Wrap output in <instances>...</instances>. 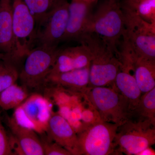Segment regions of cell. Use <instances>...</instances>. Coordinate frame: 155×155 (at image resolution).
I'll return each instance as SVG.
<instances>
[{"instance_id":"6da1fadb","label":"cell","mask_w":155,"mask_h":155,"mask_svg":"<svg viewBox=\"0 0 155 155\" xmlns=\"http://www.w3.org/2000/svg\"><path fill=\"white\" fill-rule=\"evenodd\" d=\"M78 42L85 46L91 55L87 88L110 85L114 87L122 67L119 57L94 34L87 32Z\"/></svg>"},{"instance_id":"7a4b0ae2","label":"cell","mask_w":155,"mask_h":155,"mask_svg":"<svg viewBox=\"0 0 155 155\" xmlns=\"http://www.w3.org/2000/svg\"><path fill=\"white\" fill-rule=\"evenodd\" d=\"M125 30L124 13L119 1L106 0L91 14L86 33L96 35L119 57L117 46Z\"/></svg>"},{"instance_id":"3957f363","label":"cell","mask_w":155,"mask_h":155,"mask_svg":"<svg viewBox=\"0 0 155 155\" xmlns=\"http://www.w3.org/2000/svg\"><path fill=\"white\" fill-rule=\"evenodd\" d=\"M59 50L58 47L39 46L27 54L24 66L19 72V79L21 85L29 94L32 91L39 93L44 90L46 80Z\"/></svg>"},{"instance_id":"277c9868","label":"cell","mask_w":155,"mask_h":155,"mask_svg":"<svg viewBox=\"0 0 155 155\" xmlns=\"http://www.w3.org/2000/svg\"><path fill=\"white\" fill-rule=\"evenodd\" d=\"M84 93L98 113L101 121L120 126L130 118L128 101L115 87L87 88Z\"/></svg>"},{"instance_id":"5b68a950","label":"cell","mask_w":155,"mask_h":155,"mask_svg":"<svg viewBox=\"0 0 155 155\" xmlns=\"http://www.w3.org/2000/svg\"><path fill=\"white\" fill-rule=\"evenodd\" d=\"M155 125L149 121L129 119L118 127L115 140L116 154L138 155L155 143Z\"/></svg>"},{"instance_id":"8992f818","label":"cell","mask_w":155,"mask_h":155,"mask_svg":"<svg viewBox=\"0 0 155 155\" xmlns=\"http://www.w3.org/2000/svg\"><path fill=\"white\" fill-rule=\"evenodd\" d=\"M122 11L125 18L124 40L137 55L155 61V22H147L132 12Z\"/></svg>"},{"instance_id":"52a82bcc","label":"cell","mask_w":155,"mask_h":155,"mask_svg":"<svg viewBox=\"0 0 155 155\" xmlns=\"http://www.w3.org/2000/svg\"><path fill=\"white\" fill-rule=\"evenodd\" d=\"M119 125L100 120L77 133L80 155L116 154L115 140Z\"/></svg>"},{"instance_id":"ba28073f","label":"cell","mask_w":155,"mask_h":155,"mask_svg":"<svg viewBox=\"0 0 155 155\" xmlns=\"http://www.w3.org/2000/svg\"><path fill=\"white\" fill-rule=\"evenodd\" d=\"M69 2L59 0L36 25L35 46L58 47L62 41L69 17Z\"/></svg>"},{"instance_id":"9c48e42d","label":"cell","mask_w":155,"mask_h":155,"mask_svg":"<svg viewBox=\"0 0 155 155\" xmlns=\"http://www.w3.org/2000/svg\"><path fill=\"white\" fill-rule=\"evenodd\" d=\"M52 107L46 97L33 93L15 108L12 117L19 125L41 134L46 132Z\"/></svg>"},{"instance_id":"30bf717a","label":"cell","mask_w":155,"mask_h":155,"mask_svg":"<svg viewBox=\"0 0 155 155\" xmlns=\"http://www.w3.org/2000/svg\"><path fill=\"white\" fill-rule=\"evenodd\" d=\"M13 30L20 60L35 47L36 22L24 0H12Z\"/></svg>"},{"instance_id":"8fae6325","label":"cell","mask_w":155,"mask_h":155,"mask_svg":"<svg viewBox=\"0 0 155 155\" xmlns=\"http://www.w3.org/2000/svg\"><path fill=\"white\" fill-rule=\"evenodd\" d=\"M11 131L10 136L14 155H44L43 147L36 132L18 124L12 117L6 116Z\"/></svg>"},{"instance_id":"7c38bea8","label":"cell","mask_w":155,"mask_h":155,"mask_svg":"<svg viewBox=\"0 0 155 155\" xmlns=\"http://www.w3.org/2000/svg\"><path fill=\"white\" fill-rule=\"evenodd\" d=\"M48 136L72 155H80L77 133L64 116L52 112L46 132Z\"/></svg>"},{"instance_id":"4fadbf2b","label":"cell","mask_w":155,"mask_h":155,"mask_svg":"<svg viewBox=\"0 0 155 155\" xmlns=\"http://www.w3.org/2000/svg\"><path fill=\"white\" fill-rule=\"evenodd\" d=\"M0 53L18 65L21 61L13 34L12 0H0Z\"/></svg>"},{"instance_id":"5bb4252c","label":"cell","mask_w":155,"mask_h":155,"mask_svg":"<svg viewBox=\"0 0 155 155\" xmlns=\"http://www.w3.org/2000/svg\"><path fill=\"white\" fill-rule=\"evenodd\" d=\"M91 6L84 0H71L69 3L68 23L62 41H78L86 33L92 14Z\"/></svg>"},{"instance_id":"9a60e30c","label":"cell","mask_w":155,"mask_h":155,"mask_svg":"<svg viewBox=\"0 0 155 155\" xmlns=\"http://www.w3.org/2000/svg\"><path fill=\"white\" fill-rule=\"evenodd\" d=\"M91 61L90 52L84 45L59 49L49 74L86 67L90 65Z\"/></svg>"},{"instance_id":"2e32d148","label":"cell","mask_w":155,"mask_h":155,"mask_svg":"<svg viewBox=\"0 0 155 155\" xmlns=\"http://www.w3.org/2000/svg\"><path fill=\"white\" fill-rule=\"evenodd\" d=\"M90 65L67 72L49 74L46 80L45 89L62 87L70 91L84 93L89 82Z\"/></svg>"},{"instance_id":"e0dca14e","label":"cell","mask_w":155,"mask_h":155,"mask_svg":"<svg viewBox=\"0 0 155 155\" xmlns=\"http://www.w3.org/2000/svg\"><path fill=\"white\" fill-rule=\"evenodd\" d=\"M130 71L129 67L122 64L114 81V87L128 101L130 114L137 105L142 95L141 91Z\"/></svg>"},{"instance_id":"ac0fdd59","label":"cell","mask_w":155,"mask_h":155,"mask_svg":"<svg viewBox=\"0 0 155 155\" xmlns=\"http://www.w3.org/2000/svg\"><path fill=\"white\" fill-rule=\"evenodd\" d=\"M129 119L149 121L155 125V87L141 95L138 104L130 113Z\"/></svg>"},{"instance_id":"d6986e66","label":"cell","mask_w":155,"mask_h":155,"mask_svg":"<svg viewBox=\"0 0 155 155\" xmlns=\"http://www.w3.org/2000/svg\"><path fill=\"white\" fill-rule=\"evenodd\" d=\"M29 95L28 91L23 86L14 83L0 93V108L5 110L15 109Z\"/></svg>"},{"instance_id":"ffe728a7","label":"cell","mask_w":155,"mask_h":155,"mask_svg":"<svg viewBox=\"0 0 155 155\" xmlns=\"http://www.w3.org/2000/svg\"><path fill=\"white\" fill-rule=\"evenodd\" d=\"M122 9L137 14L147 22H155V0H125Z\"/></svg>"},{"instance_id":"44dd1931","label":"cell","mask_w":155,"mask_h":155,"mask_svg":"<svg viewBox=\"0 0 155 155\" xmlns=\"http://www.w3.org/2000/svg\"><path fill=\"white\" fill-rule=\"evenodd\" d=\"M18 66L5 56L0 59V93L19 79L20 70Z\"/></svg>"},{"instance_id":"7402d4cb","label":"cell","mask_w":155,"mask_h":155,"mask_svg":"<svg viewBox=\"0 0 155 155\" xmlns=\"http://www.w3.org/2000/svg\"><path fill=\"white\" fill-rule=\"evenodd\" d=\"M59 0H24L34 17L36 25Z\"/></svg>"},{"instance_id":"603a6c76","label":"cell","mask_w":155,"mask_h":155,"mask_svg":"<svg viewBox=\"0 0 155 155\" xmlns=\"http://www.w3.org/2000/svg\"><path fill=\"white\" fill-rule=\"evenodd\" d=\"M41 134V140L45 155H72L71 153L55 142L53 141L48 136Z\"/></svg>"},{"instance_id":"cb8c5ba5","label":"cell","mask_w":155,"mask_h":155,"mask_svg":"<svg viewBox=\"0 0 155 155\" xmlns=\"http://www.w3.org/2000/svg\"><path fill=\"white\" fill-rule=\"evenodd\" d=\"M0 155H14L10 137L3 126L0 113Z\"/></svg>"},{"instance_id":"d4e9b609","label":"cell","mask_w":155,"mask_h":155,"mask_svg":"<svg viewBox=\"0 0 155 155\" xmlns=\"http://www.w3.org/2000/svg\"><path fill=\"white\" fill-rule=\"evenodd\" d=\"M155 155V152L152 150L151 147L146 149L139 154L138 155Z\"/></svg>"},{"instance_id":"484cf974","label":"cell","mask_w":155,"mask_h":155,"mask_svg":"<svg viewBox=\"0 0 155 155\" xmlns=\"http://www.w3.org/2000/svg\"><path fill=\"white\" fill-rule=\"evenodd\" d=\"M84 1L87 2L89 3V4H90L92 5L93 3L94 2L97 0H84Z\"/></svg>"},{"instance_id":"4316f807","label":"cell","mask_w":155,"mask_h":155,"mask_svg":"<svg viewBox=\"0 0 155 155\" xmlns=\"http://www.w3.org/2000/svg\"><path fill=\"white\" fill-rule=\"evenodd\" d=\"M5 55L4 54H2V53H0V59H2L4 58Z\"/></svg>"}]
</instances>
